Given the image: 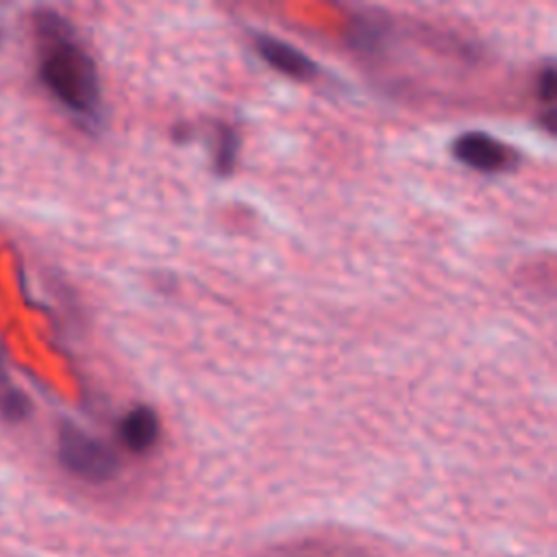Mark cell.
<instances>
[{
    "instance_id": "cell-1",
    "label": "cell",
    "mask_w": 557,
    "mask_h": 557,
    "mask_svg": "<svg viewBox=\"0 0 557 557\" xmlns=\"http://www.w3.org/2000/svg\"><path fill=\"white\" fill-rule=\"evenodd\" d=\"M40 37V77L57 101L77 116H94L101 107V81L94 59L55 14L37 20Z\"/></svg>"
},
{
    "instance_id": "cell-2",
    "label": "cell",
    "mask_w": 557,
    "mask_h": 557,
    "mask_svg": "<svg viewBox=\"0 0 557 557\" xmlns=\"http://www.w3.org/2000/svg\"><path fill=\"white\" fill-rule=\"evenodd\" d=\"M59 462L70 475L90 484H105L118 475V457L105 442L74 425L59 433Z\"/></svg>"
},
{
    "instance_id": "cell-3",
    "label": "cell",
    "mask_w": 557,
    "mask_h": 557,
    "mask_svg": "<svg viewBox=\"0 0 557 557\" xmlns=\"http://www.w3.org/2000/svg\"><path fill=\"white\" fill-rule=\"evenodd\" d=\"M451 153L457 162L473 168L477 172H503L510 170L516 162V153L510 146L499 142L484 131L462 133L451 146Z\"/></svg>"
},
{
    "instance_id": "cell-4",
    "label": "cell",
    "mask_w": 557,
    "mask_h": 557,
    "mask_svg": "<svg viewBox=\"0 0 557 557\" xmlns=\"http://www.w3.org/2000/svg\"><path fill=\"white\" fill-rule=\"evenodd\" d=\"M255 48L268 66L286 74L290 79L307 81L316 77L318 66L303 51L288 42L277 40L272 35H255Z\"/></svg>"
},
{
    "instance_id": "cell-5",
    "label": "cell",
    "mask_w": 557,
    "mask_h": 557,
    "mask_svg": "<svg viewBox=\"0 0 557 557\" xmlns=\"http://www.w3.org/2000/svg\"><path fill=\"white\" fill-rule=\"evenodd\" d=\"M159 438L157 414L146 405H138L122 418L120 440L131 453H146L155 447Z\"/></svg>"
},
{
    "instance_id": "cell-6",
    "label": "cell",
    "mask_w": 557,
    "mask_h": 557,
    "mask_svg": "<svg viewBox=\"0 0 557 557\" xmlns=\"http://www.w3.org/2000/svg\"><path fill=\"white\" fill-rule=\"evenodd\" d=\"M240 151V138L231 127H220V135H218V151H216V172L220 177H227L229 172L233 170L235 157H238Z\"/></svg>"
},
{
    "instance_id": "cell-7",
    "label": "cell",
    "mask_w": 557,
    "mask_h": 557,
    "mask_svg": "<svg viewBox=\"0 0 557 557\" xmlns=\"http://www.w3.org/2000/svg\"><path fill=\"white\" fill-rule=\"evenodd\" d=\"M538 92H540L542 101L553 103V98H555V70H553V66H547V68H544V72L540 74Z\"/></svg>"
},
{
    "instance_id": "cell-8",
    "label": "cell",
    "mask_w": 557,
    "mask_h": 557,
    "mask_svg": "<svg viewBox=\"0 0 557 557\" xmlns=\"http://www.w3.org/2000/svg\"><path fill=\"white\" fill-rule=\"evenodd\" d=\"M0 390H3V394H0V401H3L7 394H11V392H14V390H9V388H7V373H5L3 360H0Z\"/></svg>"
}]
</instances>
